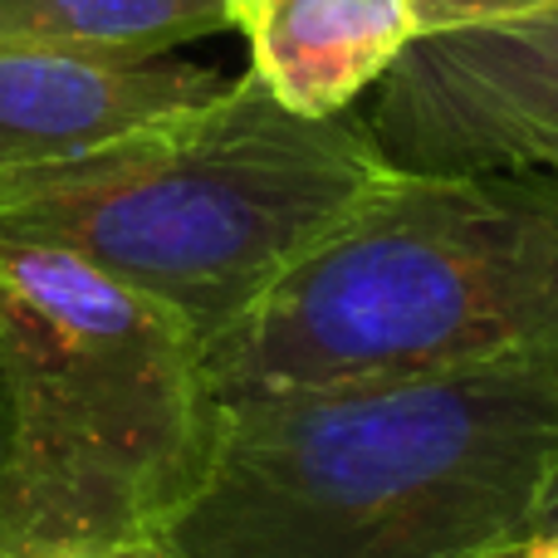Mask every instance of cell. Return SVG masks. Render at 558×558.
<instances>
[{
	"mask_svg": "<svg viewBox=\"0 0 558 558\" xmlns=\"http://www.w3.org/2000/svg\"><path fill=\"white\" fill-rule=\"evenodd\" d=\"M363 123L397 172L558 177V5L416 35Z\"/></svg>",
	"mask_w": 558,
	"mask_h": 558,
	"instance_id": "obj_5",
	"label": "cell"
},
{
	"mask_svg": "<svg viewBox=\"0 0 558 558\" xmlns=\"http://www.w3.org/2000/svg\"><path fill=\"white\" fill-rule=\"evenodd\" d=\"M549 530H558V475L549 485V500H544V510H539V524H534V534H549Z\"/></svg>",
	"mask_w": 558,
	"mask_h": 558,
	"instance_id": "obj_10",
	"label": "cell"
},
{
	"mask_svg": "<svg viewBox=\"0 0 558 558\" xmlns=\"http://www.w3.org/2000/svg\"><path fill=\"white\" fill-rule=\"evenodd\" d=\"M397 167L363 118H304L255 74L98 153L0 177V235L59 245L211 343Z\"/></svg>",
	"mask_w": 558,
	"mask_h": 558,
	"instance_id": "obj_4",
	"label": "cell"
},
{
	"mask_svg": "<svg viewBox=\"0 0 558 558\" xmlns=\"http://www.w3.org/2000/svg\"><path fill=\"white\" fill-rule=\"evenodd\" d=\"M422 35H441V29L481 25V20L505 15H530V10H554L558 0H412Z\"/></svg>",
	"mask_w": 558,
	"mask_h": 558,
	"instance_id": "obj_9",
	"label": "cell"
},
{
	"mask_svg": "<svg viewBox=\"0 0 558 558\" xmlns=\"http://www.w3.org/2000/svg\"><path fill=\"white\" fill-rule=\"evenodd\" d=\"M558 475V367L221 402L206 471L143 558H481Z\"/></svg>",
	"mask_w": 558,
	"mask_h": 558,
	"instance_id": "obj_1",
	"label": "cell"
},
{
	"mask_svg": "<svg viewBox=\"0 0 558 558\" xmlns=\"http://www.w3.org/2000/svg\"><path fill=\"white\" fill-rule=\"evenodd\" d=\"M481 558H534V549H530V539H520V544H505V549H490Z\"/></svg>",
	"mask_w": 558,
	"mask_h": 558,
	"instance_id": "obj_12",
	"label": "cell"
},
{
	"mask_svg": "<svg viewBox=\"0 0 558 558\" xmlns=\"http://www.w3.org/2000/svg\"><path fill=\"white\" fill-rule=\"evenodd\" d=\"M558 367V177L392 172L206 343L216 402Z\"/></svg>",
	"mask_w": 558,
	"mask_h": 558,
	"instance_id": "obj_2",
	"label": "cell"
},
{
	"mask_svg": "<svg viewBox=\"0 0 558 558\" xmlns=\"http://www.w3.org/2000/svg\"><path fill=\"white\" fill-rule=\"evenodd\" d=\"M231 78L182 59L0 45V177L98 153L216 98Z\"/></svg>",
	"mask_w": 558,
	"mask_h": 558,
	"instance_id": "obj_6",
	"label": "cell"
},
{
	"mask_svg": "<svg viewBox=\"0 0 558 558\" xmlns=\"http://www.w3.org/2000/svg\"><path fill=\"white\" fill-rule=\"evenodd\" d=\"M530 549H534V558H558V530H549V534H530Z\"/></svg>",
	"mask_w": 558,
	"mask_h": 558,
	"instance_id": "obj_11",
	"label": "cell"
},
{
	"mask_svg": "<svg viewBox=\"0 0 558 558\" xmlns=\"http://www.w3.org/2000/svg\"><path fill=\"white\" fill-rule=\"evenodd\" d=\"M0 456H5V397H0Z\"/></svg>",
	"mask_w": 558,
	"mask_h": 558,
	"instance_id": "obj_13",
	"label": "cell"
},
{
	"mask_svg": "<svg viewBox=\"0 0 558 558\" xmlns=\"http://www.w3.org/2000/svg\"><path fill=\"white\" fill-rule=\"evenodd\" d=\"M231 0H0V45L153 59L221 35Z\"/></svg>",
	"mask_w": 558,
	"mask_h": 558,
	"instance_id": "obj_8",
	"label": "cell"
},
{
	"mask_svg": "<svg viewBox=\"0 0 558 558\" xmlns=\"http://www.w3.org/2000/svg\"><path fill=\"white\" fill-rule=\"evenodd\" d=\"M251 74L304 118H338L387 78L422 25L412 0H231Z\"/></svg>",
	"mask_w": 558,
	"mask_h": 558,
	"instance_id": "obj_7",
	"label": "cell"
},
{
	"mask_svg": "<svg viewBox=\"0 0 558 558\" xmlns=\"http://www.w3.org/2000/svg\"><path fill=\"white\" fill-rule=\"evenodd\" d=\"M0 558H143L221 416L177 308L20 235H0Z\"/></svg>",
	"mask_w": 558,
	"mask_h": 558,
	"instance_id": "obj_3",
	"label": "cell"
}]
</instances>
